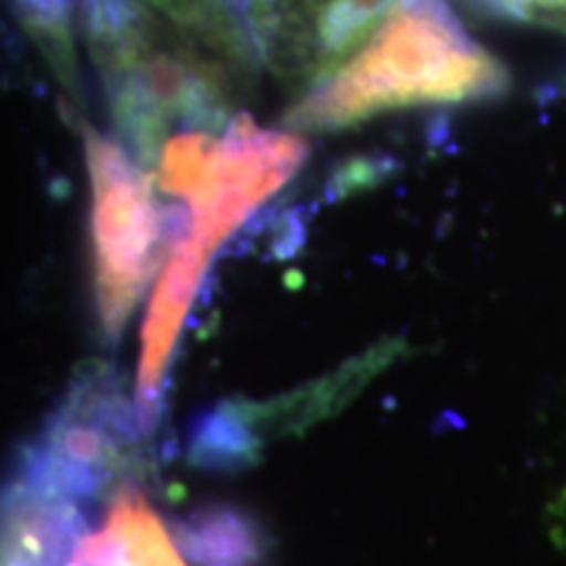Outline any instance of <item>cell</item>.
<instances>
[{"label":"cell","mask_w":566,"mask_h":566,"mask_svg":"<svg viewBox=\"0 0 566 566\" xmlns=\"http://www.w3.org/2000/svg\"><path fill=\"white\" fill-rule=\"evenodd\" d=\"M92 184V258L101 331L118 342L158 268L163 218L155 181L118 142L84 132Z\"/></svg>","instance_id":"4"},{"label":"cell","mask_w":566,"mask_h":566,"mask_svg":"<svg viewBox=\"0 0 566 566\" xmlns=\"http://www.w3.org/2000/svg\"><path fill=\"white\" fill-rule=\"evenodd\" d=\"M483 3L504 17L566 34V0H483Z\"/></svg>","instance_id":"9"},{"label":"cell","mask_w":566,"mask_h":566,"mask_svg":"<svg viewBox=\"0 0 566 566\" xmlns=\"http://www.w3.org/2000/svg\"><path fill=\"white\" fill-rule=\"evenodd\" d=\"M509 74L443 0H407L334 74L283 116L294 132H338L415 105L488 101Z\"/></svg>","instance_id":"3"},{"label":"cell","mask_w":566,"mask_h":566,"mask_svg":"<svg viewBox=\"0 0 566 566\" xmlns=\"http://www.w3.org/2000/svg\"><path fill=\"white\" fill-rule=\"evenodd\" d=\"M558 516H562L564 525H566V491L562 493V499H558Z\"/></svg>","instance_id":"11"},{"label":"cell","mask_w":566,"mask_h":566,"mask_svg":"<svg viewBox=\"0 0 566 566\" xmlns=\"http://www.w3.org/2000/svg\"><path fill=\"white\" fill-rule=\"evenodd\" d=\"M84 38L113 122L155 166L174 124L218 129L260 61L237 9L179 17L147 0H84Z\"/></svg>","instance_id":"1"},{"label":"cell","mask_w":566,"mask_h":566,"mask_svg":"<svg viewBox=\"0 0 566 566\" xmlns=\"http://www.w3.org/2000/svg\"><path fill=\"white\" fill-rule=\"evenodd\" d=\"M155 9L179 13V17H200V13L231 9L233 0H147Z\"/></svg>","instance_id":"10"},{"label":"cell","mask_w":566,"mask_h":566,"mask_svg":"<svg viewBox=\"0 0 566 566\" xmlns=\"http://www.w3.org/2000/svg\"><path fill=\"white\" fill-rule=\"evenodd\" d=\"M69 566H187L145 495L122 491L101 530L84 535Z\"/></svg>","instance_id":"7"},{"label":"cell","mask_w":566,"mask_h":566,"mask_svg":"<svg viewBox=\"0 0 566 566\" xmlns=\"http://www.w3.org/2000/svg\"><path fill=\"white\" fill-rule=\"evenodd\" d=\"M82 537V501L17 470L3 501V566H69Z\"/></svg>","instance_id":"6"},{"label":"cell","mask_w":566,"mask_h":566,"mask_svg":"<svg viewBox=\"0 0 566 566\" xmlns=\"http://www.w3.org/2000/svg\"><path fill=\"white\" fill-rule=\"evenodd\" d=\"M181 543L200 566H260L263 535L242 514L205 512L181 527Z\"/></svg>","instance_id":"8"},{"label":"cell","mask_w":566,"mask_h":566,"mask_svg":"<svg viewBox=\"0 0 566 566\" xmlns=\"http://www.w3.org/2000/svg\"><path fill=\"white\" fill-rule=\"evenodd\" d=\"M407 0H247L260 61L307 87L342 69Z\"/></svg>","instance_id":"5"},{"label":"cell","mask_w":566,"mask_h":566,"mask_svg":"<svg viewBox=\"0 0 566 566\" xmlns=\"http://www.w3.org/2000/svg\"><path fill=\"white\" fill-rule=\"evenodd\" d=\"M307 145L289 132L260 129L239 113L221 137L184 132L166 142L155 163V187L184 197L187 218L168 247L160 281L142 325L137 412L150 433L174 346L218 247L233 237L300 171Z\"/></svg>","instance_id":"2"}]
</instances>
